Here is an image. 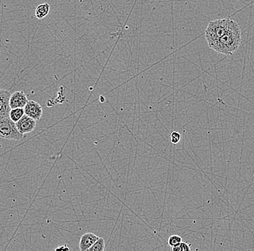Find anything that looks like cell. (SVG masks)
I'll return each instance as SVG.
<instances>
[{"label": "cell", "mask_w": 254, "mask_h": 251, "mask_svg": "<svg viewBox=\"0 0 254 251\" xmlns=\"http://www.w3.org/2000/svg\"><path fill=\"white\" fill-rule=\"evenodd\" d=\"M16 126L22 134H27L31 133L36 127V120H33L31 117L24 114L23 117L16 122Z\"/></svg>", "instance_id": "cell-3"}, {"label": "cell", "mask_w": 254, "mask_h": 251, "mask_svg": "<svg viewBox=\"0 0 254 251\" xmlns=\"http://www.w3.org/2000/svg\"><path fill=\"white\" fill-rule=\"evenodd\" d=\"M24 114H25L24 108H16V109H11L10 112H9V117L12 121L16 123L23 117Z\"/></svg>", "instance_id": "cell-9"}, {"label": "cell", "mask_w": 254, "mask_h": 251, "mask_svg": "<svg viewBox=\"0 0 254 251\" xmlns=\"http://www.w3.org/2000/svg\"><path fill=\"white\" fill-rule=\"evenodd\" d=\"M28 99L23 90H17L11 94L9 98V106L11 109L24 108L28 103Z\"/></svg>", "instance_id": "cell-6"}, {"label": "cell", "mask_w": 254, "mask_h": 251, "mask_svg": "<svg viewBox=\"0 0 254 251\" xmlns=\"http://www.w3.org/2000/svg\"><path fill=\"white\" fill-rule=\"evenodd\" d=\"M23 135L19 132L15 122L9 117H0V138L6 140L19 141Z\"/></svg>", "instance_id": "cell-2"}, {"label": "cell", "mask_w": 254, "mask_h": 251, "mask_svg": "<svg viewBox=\"0 0 254 251\" xmlns=\"http://www.w3.org/2000/svg\"><path fill=\"white\" fill-rule=\"evenodd\" d=\"M181 138H182V136H181V134L179 132L174 131L171 133V141L172 144H179V143L180 142Z\"/></svg>", "instance_id": "cell-13"}, {"label": "cell", "mask_w": 254, "mask_h": 251, "mask_svg": "<svg viewBox=\"0 0 254 251\" xmlns=\"http://www.w3.org/2000/svg\"><path fill=\"white\" fill-rule=\"evenodd\" d=\"M49 11H50V5L48 3H43L36 7L35 15L38 19H43L47 16Z\"/></svg>", "instance_id": "cell-8"}, {"label": "cell", "mask_w": 254, "mask_h": 251, "mask_svg": "<svg viewBox=\"0 0 254 251\" xmlns=\"http://www.w3.org/2000/svg\"><path fill=\"white\" fill-rule=\"evenodd\" d=\"M98 239V237L93 233H87L82 235L80 241H79V250L81 251H88Z\"/></svg>", "instance_id": "cell-7"}, {"label": "cell", "mask_w": 254, "mask_h": 251, "mask_svg": "<svg viewBox=\"0 0 254 251\" xmlns=\"http://www.w3.org/2000/svg\"><path fill=\"white\" fill-rule=\"evenodd\" d=\"M105 247H106L105 240L103 238H98L96 242L89 249L88 251H103L105 250Z\"/></svg>", "instance_id": "cell-10"}, {"label": "cell", "mask_w": 254, "mask_h": 251, "mask_svg": "<svg viewBox=\"0 0 254 251\" xmlns=\"http://www.w3.org/2000/svg\"><path fill=\"white\" fill-rule=\"evenodd\" d=\"M10 96L9 90L0 89V117H9L12 109L9 106Z\"/></svg>", "instance_id": "cell-5"}, {"label": "cell", "mask_w": 254, "mask_h": 251, "mask_svg": "<svg viewBox=\"0 0 254 251\" xmlns=\"http://www.w3.org/2000/svg\"><path fill=\"white\" fill-rule=\"evenodd\" d=\"M190 249H191L190 245L184 242H182L178 246L171 248V251H190Z\"/></svg>", "instance_id": "cell-12"}, {"label": "cell", "mask_w": 254, "mask_h": 251, "mask_svg": "<svg viewBox=\"0 0 254 251\" xmlns=\"http://www.w3.org/2000/svg\"><path fill=\"white\" fill-rule=\"evenodd\" d=\"M205 36L211 49L225 55H233L242 42L241 27L237 22L230 18L209 22Z\"/></svg>", "instance_id": "cell-1"}, {"label": "cell", "mask_w": 254, "mask_h": 251, "mask_svg": "<svg viewBox=\"0 0 254 251\" xmlns=\"http://www.w3.org/2000/svg\"><path fill=\"white\" fill-rule=\"evenodd\" d=\"M58 250H64V251H69V248L68 247V246H60V247L57 248V249H55V251H58Z\"/></svg>", "instance_id": "cell-14"}, {"label": "cell", "mask_w": 254, "mask_h": 251, "mask_svg": "<svg viewBox=\"0 0 254 251\" xmlns=\"http://www.w3.org/2000/svg\"><path fill=\"white\" fill-rule=\"evenodd\" d=\"M182 242H183L182 237L179 236V235H171L168 238V245L171 246V248L175 247Z\"/></svg>", "instance_id": "cell-11"}, {"label": "cell", "mask_w": 254, "mask_h": 251, "mask_svg": "<svg viewBox=\"0 0 254 251\" xmlns=\"http://www.w3.org/2000/svg\"><path fill=\"white\" fill-rule=\"evenodd\" d=\"M25 114L33 120H39L43 115L42 106L35 101H28L26 105L24 107Z\"/></svg>", "instance_id": "cell-4"}]
</instances>
